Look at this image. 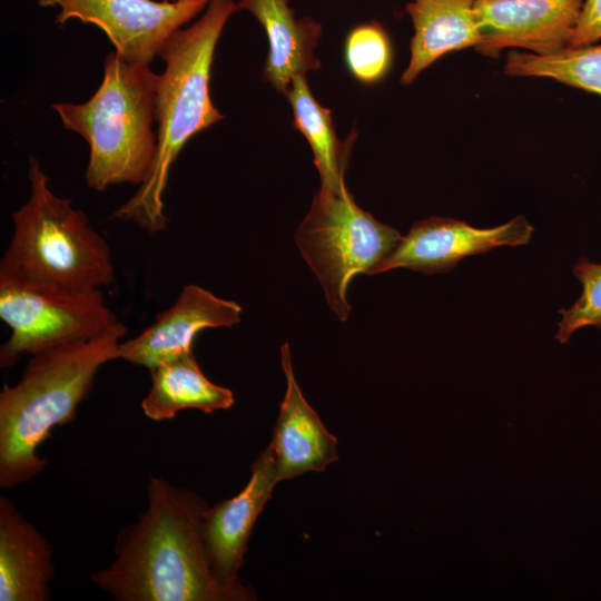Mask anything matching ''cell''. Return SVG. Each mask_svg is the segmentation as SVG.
Returning <instances> with one entry per match:
<instances>
[{
    "instance_id": "1",
    "label": "cell",
    "mask_w": 601,
    "mask_h": 601,
    "mask_svg": "<svg viewBox=\"0 0 601 601\" xmlns=\"http://www.w3.org/2000/svg\"><path fill=\"white\" fill-rule=\"evenodd\" d=\"M147 509L116 538L115 561L91 581L118 601H248L211 573L201 534L208 509L197 493L151 477Z\"/></svg>"
},
{
    "instance_id": "2",
    "label": "cell",
    "mask_w": 601,
    "mask_h": 601,
    "mask_svg": "<svg viewBox=\"0 0 601 601\" xmlns=\"http://www.w3.org/2000/svg\"><path fill=\"white\" fill-rule=\"evenodd\" d=\"M235 11L234 0H210L199 19L167 41L159 56L165 69L156 96L155 158L137 193L111 218L131 221L149 234L166 229L164 196L171 166L190 138L225 118L213 104L210 77L216 46Z\"/></svg>"
},
{
    "instance_id": "3",
    "label": "cell",
    "mask_w": 601,
    "mask_h": 601,
    "mask_svg": "<svg viewBox=\"0 0 601 601\" xmlns=\"http://www.w3.org/2000/svg\"><path fill=\"white\" fill-rule=\"evenodd\" d=\"M119 322L90 339L35 353L21 380L0 392V486L10 489L42 472L48 460L37 449L56 426L77 418L78 405L93 388L99 368L118 358Z\"/></svg>"
},
{
    "instance_id": "4",
    "label": "cell",
    "mask_w": 601,
    "mask_h": 601,
    "mask_svg": "<svg viewBox=\"0 0 601 601\" xmlns=\"http://www.w3.org/2000/svg\"><path fill=\"white\" fill-rule=\"evenodd\" d=\"M30 193L12 213L13 231L0 260V284L92 290L112 284L115 268L106 239L70 199L57 196L35 156Z\"/></svg>"
},
{
    "instance_id": "5",
    "label": "cell",
    "mask_w": 601,
    "mask_h": 601,
    "mask_svg": "<svg viewBox=\"0 0 601 601\" xmlns=\"http://www.w3.org/2000/svg\"><path fill=\"white\" fill-rule=\"evenodd\" d=\"M158 79L149 66L128 62L112 51L105 56L102 81L89 100L51 105L65 128L89 145V188L140 186L147 178L157 148L152 122Z\"/></svg>"
},
{
    "instance_id": "6",
    "label": "cell",
    "mask_w": 601,
    "mask_h": 601,
    "mask_svg": "<svg viewBox=\"0 0 601 601\" xmlns=\"http://www.w3.org/2000/svg\"><path fill=\"white\" fill-rule=\"evenodd\" d=\"M401 238L395 228L362 209L345 183L333 190L319 188L295 236L329 308L341 321L352 309L346 298L351 280L359 274H377Z\"/></svg>"
},
{
    "instance_id": "7",
    "label": "cell",
    "mask_w": 601,
    "mask_h": 601,
    "mask_svg": "<svg viewBox=\"0 0 601 601\" xmlns=\"http://www.w3.org/2000/svg\"><path fill=\"white\" fill-rule=\"evenodd\" d=\"M0 317L11 329L0 347V366L21 355L96 337L120 321L100 289L71 290L0 284Z\"/></svg>"
},
{
    "instance_id": "8",
    "label": "cell",
    "mask_w": 601,
    "mask_h": 601,
    "mask_svg": "<svg viewBox=\"0 0 601 601\" xmlns=\"http://www.w3.org/2000/svg\"><path fill=\"white\" fill-rule=\"evenodd\" d=\"M210 0H37L58 7L56 23L71 19L100 28L116 52L136 65L160 56L169 38L203 12Z\"/></svg>"
},
{
    "instance_id": "9",
    "label": "cell",
    "mask_w": 601,
    "mask_h": 601,
    "mask_svg": "<svg viewBox=\"0 0 601 601\" xmlns=\"http://www.w3.org/2000/svg\"><path fill=\"white\" fill-rule=\"evenodd\" d=\"M584 0H476L480 42L490 58L505 48L546 56L570 47Z\"/></svg>"
},
{
    "instance_id": "10",
    "label": "cell",
    "mask_w": 601,
    "mask_h": 601,
    "mask_svg": "<svg viewBox=\"0 0 601 601\" xmlns=\"http://www.w3.org/2000/svg\"><path fill=\"white\" fill-rule=\"evenodd\" d=\"M533 227L524 216L493 228H476L462 220L431 217L415 223L377 269L408 268L424 274L451 270L472 255L500 246L525 245Z\"/></svg>"
},
{
    "instance_id": "11",
    "label": "cell",
    "mask_w": 601,
    "mask_h": 601,
    "mask_svg": "<svg viewBox=\"0 0 601 601\" xmlns=\"http://www.w3.org/2000/svg\"><path fill=\"white\" fill-rule=\"evenodd\" d=\"M277 483L276 460L268 445L252 464L246 486L234 497L206 510L201 534L215 579L237 591H253L238 579L252 529Z\"/></svg>"
},
{
    "instance_id": "12",
    "label": "cell",
    "mask_w": 601,
    "mask_h": 601,
    "mask_svg": "<svg viewBox=\"0 0 601 601\" xmlns=\"http://www.w3.org/2000/svg\"><path fill=\"white\" fill-rule=\"evenodd\" d=\"M242 306L188 284L176 302L159 313L139 335L120 342L118 358L151 371L193 351L196 335L206 328L230 327L240 321Z\"/></svg>"
},
{
    "instance_id": "13",
    "label": "cell",
    "mask_w": 601,
    "mask_h": 601,
    "mask_svg": "<svg viewBox=\"0 0 601 601\" xmlns=\"http://www.w3.org/2000/svg\"><path fill=\"white\" fill-rule=\"evenodd\" d=\"M280 362L287 387L269 444L276 460L277 482L305 472H322L337 460V440L297 385L287 343L280 347Z\"/></svg>"
},
{
    "instance_id": "14",
    "label": "cell",
    "mask_w": 601,
    "mask_h": 601,
    "mask_svg": "<svg viewBox=\"0 0 601 601\" xmlns=\"http://www.w3.org/2000/svg\"><path fill=\"white\" fill-rule=\"evenodd\" d=\"M50 542L0 496V601H48L55 575Z\"/></svg>"
},
{
    "instance_id": "15",
    "label": "cell",
    "mask_w": 601,
    "mask_h": 601,
    "mask_svg": "<svg viewBox=\"0 0 601 601\" xmlns=\"http://www.w3.org/2000/svg\"><path fill=\"white\" fill-rule=\"evenodd\" d=\"M250 12L264 28L269 50L263 78L287 95L292 80L319 69L315 56L322 26L309 16L297 18L287 0H238L236 11Z\"/></svg>"
},
{
    "instance_id": "16",
    "label": "cell",
    "mask_w": 601,
    "mask_h": 601,
    "mask_svg": "<svg viewBox=\"0 0 601 601\" xmlns=\"http://www.w3.org/2000/svg\"><path fill=\"white\" fill-rule=\"evenodd\" d=\"M476 0H412L406 11L414 33L411 58L401 82L410 85L443 55L480 42L475 19Z\"/></svg>"
},
{
    "instance_id": "17",
    "label": "cell",
    "mask_w": 601,
    "mask_h": 601,
    "mask_svg": "<svg viewBox=\"0 0 601 601\" xmlns=\"http://www.w3.org/2000/svg\"><path fill=\"white\" fill-rule=\"evenodd\" d=\"M149 372L151 387L141 402V408L152 421L170 420L187 408L213 413L234 404L233 392L214 384L204 375L193 351L166 361Z\"/></svg>"
},
{
    "instance_id": "18",
    "label": "cell",
    "mask_w": 601,
    "mask_h": 601,
    "mask_svg": "<svg viewBox=\"0 0 601 601\" xmlns=\"http://www.w3.org/2000/svg\"><path fill=\"white\" fill-rule=\"evenodd\" d=\"M286 96L293 109L294 127L303 134L313 150L321 189L339 188L345 183V168L354 136L346 141L338 139L331 110L313 97L306 76H296Z\"/></svg>"
},
{
    "instance_id": "19",
    "label": "cell",
    "mask_w": 601,
    "mask_h": 601,
    "mask_svg": "<svg viewBox=\"0 0 601 601\" xmlns=\"http://www.w3.org/2000/svg\"><path fill=\"white\" fill-rule=\"evenodd\" d=\"M505 72L510 76L548 77L601 96V43L568 47L546 56L510 51Z\"/></svg>"
},
{
    "instance_id": "20",
    "label": "cell",
    "mask_w": 601,
    "mask_h": 601,
    "mask_svg": "<svg viewBox=\"0 0 601 601\" xmlns=\"http://www.w3.org/2000/svg\"><path fill=\"white\" fill-rule=\"evenodd\" d=\"M345 62L351 73L363 83H374L390 69L392 50L386 31L378 22L363 23L346 37Z\"/></svg>"
},
{
    "instance_id": "21",
    "label": "cell",
    "mask_w": 601,
    "mask_h": 601,
    "mask_svg": "<svg viewBox=\"0 0 601 601\" xmlns=\"http://www.w3.org/2000/svg\"><path fill=\"white\" fill-rule=\"evenodd\" d=\"M574 276L582 284L581 296L569 307L562 308L556 338L565 343L571 335L587 326L601 328V264L582 257L573 267Z\"/></svg>"
},
{
    "instance_id": "22",
    "label": "cell",
    "mask_w": 601,
    "mask_h": 601,
    "mask_svg": "<svg viewBox=\"0 0 601 601\" xmlns=\"http://www.w3.org/2000/svg\"><path fill=\"white\" fill-rule=\"evenodd\" d=\"M601 39V0H584L570 47L592 45Z\"/></svg>"
},
{
    "instance_id": "23",
    "label": "cell",
    "mask_w": 601,
    "mask_h": 601,
    "mask_svg": "<svg viewBox=\"0 0 601 601\" xmlns=\"http://www.w3.org/2000/svg\"><path fill=\"white\" fill-rule=\"evenodd\" d=\"M169 1H173V0H169Z\"/></svg>"
}]
</instances>
